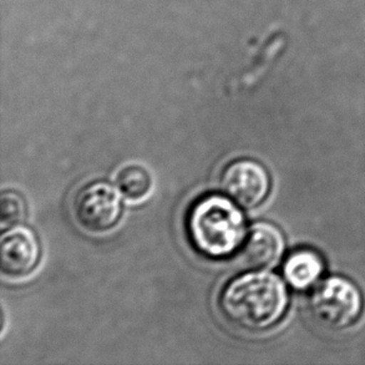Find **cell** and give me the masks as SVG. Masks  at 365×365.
Wrapping results in <instances>:
<instances>
[{"instance_id": "cell-4", "label": "cell", "mask_w": 365, "mask_h": 365, "mask_svg": "<svg viewBox=\"0 0 365 365\" xmlns=\"http://www.w3.org/2000/svg\"><path fill=\"white\" fill-rule=\"evenodd\" d=\"M121 201L114 188L106 182L86 185L76 193L73 213L80 227L100 235L110 231L121 217Z\"/></svg>"}, {"instance_id": "cell-9", "label": "cell", "mask_w": 365, "mask_h": 365, "mask_svg": "<svg viewBox=\"0 0 365 365\" xmlns=\"http://www.w3.org/2000/svg\"><path fill=\"white\" fill-rule=\"evenodd\" d=\"M115 183L123 197L131 202L143 201L153 192V175L143 165H125L116 173Z\"/></svg>"}, {"instance_id": "cell-8", "label": "cell", "mask_w": 365, "mask_h": 365, "mask_svg": "<svg viewBox=\"0 0 365 365\" xmlns=\"http://www.w3.org/2000/svg\"><path fill=\"white\" fill-rule=\"evenodd\" d=\"M284 276L296 289H306L319 278L323 272L321 257L308 250L294 252L284 264Z\"/></svg>"}, {"instance_id": "cell-2", "label": "cell", "mask_w": 365, "mask_h": 365, "mask_svg": "<svg viewBox=\"0 0 365 365\" xmlns=\"http://www.w3.org/2000/svg\"><path fill=\"white\" fill-rule=\"evenodd\" d=\"M193 246L210 258H225L241 248L246 221L230 198L207 196L195 203L187 221Z\"/></svg>"}, {"instance_id": "cell-6", "label": "cell", "mask_w": 365, "mask_h": 365, "mask_svg": "<svg viewBox=\"0 0 365 365\" xmlns=\"http://www.w3.org/2000/svg\"><path fill=\"white\" fill-rule=\"evenodd\" d=\"M41 248L34 232L26 227L10 228L0 243V269L9 278H24L40 261Z\"/></svg>"}, {"instance_id": "cell-5", "label": "cell", "mask_w": 365, "mask_h": 365, "mask_svg": "<svg viewBox=\"0 0 365 365\" xmlns=\"http://www.w3.org/2000/svg\"><path fill=\"white\" fill-rule=\"evenodd\" d=\"M223 193L245 208L259 206L271 188L266 168L252 160H238L228 165L221 176Z\"/></svg>"}, {"instance_id": "cell-3", "label": "cell", "mask_w": 365, "mask_h": 365, "mask_svg": "<svg viewBox=\"0 0 365 365\" xmlns=\"http://www.w3.org/2000/svg\"><path fill=\"white\" fill-rule=\"evenodd\" d=\"M363 309V299L351 282L331 277L314 288L309 298L312 317L331 331H346L356 324Z\"/></svg>"}, {"instance_id": "cell-10", "label": "cell", "mask_w": 365, "mask_h": 365, "mask_svg": "<svg viewBox=\"0 0 365 365\" xmlns=\"http://www.w3.org/2000/svg\"><path fill=\"white\" fill-rule=\"evenodd\" d=\"M26 218V203L15 191H4L0 197V225L3 231L18 227Z\"/></svg>"}, {"instance_id": "cell-1", "label": "cell", "mask_w": 365, "mask_h": 365, "mask_svg": "<svg viewBox=\"0 0 365 365\" xmlns=\"http://www.w3.org/2000/svg\"><path fill=\"white\" fill-rule=\"evenodd\" d=\"M288 294L283 282L267 272H250L225 287L220 308L225 319L242 331H263L286 313Z\"/></svg>"}, {"instance_id": "cell-7", "label": "cell", "mask_w": 365, "mask_h": 365, "mask_svg": "<svg viewBox=\"0 0 365 365\" xmlns=\"http://www.w3.org/2000/svg\"><path fill=\"white\" fill-rule=\"evenodd\" d=\"M284 240L279 230L268 223H257L247 233L240 250V262L253 271H261L279 261Z\"/></svg>"}]
</instances>
